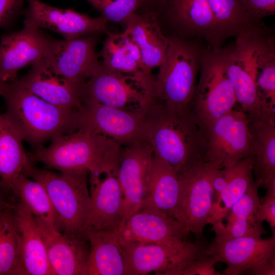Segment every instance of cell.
<instances>
[{"label": "cell", "mask_w": 275, "mask_h": 275, "mask_svg": "<svg viewBox=\"0 0 275 275\" xmlns=\"http://www.w3.org/2000/svg\"><path fill=\"white\" fill-rule=\"evenodd\" d=\"M92 34L59 40L51 39L45 59L58 74L81 88L101 64Z\"/></svg>", "instance_id": "obj_13"}, {"label": "cell", "mask_w": 275, "mask_h": 275, "mask_svg": "<svg viewBox=\"0 0 275 275\" xmlns=\"http://www.w3.org/2000/svg\"><path fill=\"white\" fill-rule=\"evenodd\" d=\"M226 52L227 74L236 101L240 104L250 123L275 122V108L262 98L238 53L231 46L226 47Z\"/></svg>", "instance_id": "obj_23"}, {"label": "cell", "mask_w": 275, "mask_h": 275, "mask_svg": "<svg viewBox=\"0 0 275 275\" xmlns=\"http://www.w3.org/2000/svg\"><path fill=\"white\" fill-rule=\"evenodd\" d=\"M3 85H4V83L1 81V80L0 79V92H1V90L2 89V87Z\"/></svg>", "instance_id": "obj_44"}, {"label": "cell", "mask_w": 275, "mask_h": 275, "mask_svg": "<svg viewBox=\"0 0 275 275\" xmlns=\"http://www.w3.org/2000/svg\"><path fill=\"white\" fill-rule=\"evenodd\" d=\"M101 13L108 21L124 22L145 0H85Z\"/></svg>", "instance_id": "obj_36"}, {"label": "cell", "mask_w": 275, "mask_h": 275, "mask_svg": "<svg viewBox=\"0 0 275 275\" xmlns=\"http://www.w3.org/2000/svg\"><path fill=\"white\" fill-rule=\"evenodd\" d=\"M26 0H0V26L11 21L21 10Z\"/></svg>", "instance_id": "obj_40"}, {"label": "cell", "mask_w": 275, "mask_h": 275, "mask_svg": "<svg viewBox=\"0 0 275 275\" xmlns=\"http://www.w3.org/2000/svg\"><path fill=\"white\" fill-rule=\"evenodd\" d=\"M226 53V47L201 50L200 77L191 111L206 136L209 126L233 109L237 102L227 72Z\"/></svg>", "instance_id": "obj_6"}, {"label": "cell", "mask_w": 275, "mask_h": 275, "mask_svg": "<svg viewBox=\"0 0 275 275\" xmlns=\"http://www.w3.org/2000/svg\"><path fill=\"white\" fill-rule=\"evenodd\" d=\"M274 38L268 33L255 34L250 42V58L254 79L262 98L275 107Z\"/></svg>", "instance_id": "obj_30"}, {"label": "cell", "mask_w": 275, "mask_h": 275, "mask_svg": "<svg viewBox=\"0 0 275 275\" xmlns=\"http://www.w3.org/2000/svg\"><path fill=\"white\" fill-rule=\"evenodd\" d=\"M47 147L36 148L34 161L59 172L103 173L117 169L122 146L105 136L82 129L57 135Z\"/></svg>", "instance_id": "obj_3"}, {"label": "cell", "mask_w": 275, "mask_h": 275, "mask_svg": "<svg viewBox=\"0 0 275 275\" xmlns=\"http://www.w3.org/2000/svg\"><path fill=\"white\" fill-rule=\"evenodd\" d=\"M36 220L53 275H87L90 244L86 235L62 233Z\"/></svg>", "instance_id": "obj_19"}, {"label": "cell", "mask_w": 275, "mask_h": 275, "mask_svg": "<svg viewBox=\"0 0 275 275\" xmlns=\"http://www.w3.org/2000/svg\"><path fill=\"white\" fill-rule=\"evenodd\" d=\"M160 10L183 31L204 37L212 48L214 26L208 0H164Z\"/></svg>", "instance_id": "obj_29"}, {"label": "cell", "mask_w": 275, "mask_h": 275, "mask_svg": "<svg viewBox=\"0 0 275 275\" xmlns=\"http://www.w3.org/2000/svg\"><path fill=\"white\" fill-rule=\"evenodd\" d=\"M45 188L61 233L82 236L90 206L89 172H54L34 165L26 175Z\"/></svg>", "instance_id": "obj_4"}, {"label": "cell", "mask_w": 275, "mask_h": 275, "mask_svg": "<svg viewBox=\"0 0 275 275\" xmlns=\"http://www.w3.org/2000/svg\"><path fill=\"white\" fill-rule=\"evenodd\" d=\"M249 22L260 23L261 20L275 13V0H238Z\"/></svg>", "instance_id": "obj_37"}, {"label": "cell", "mask_w": 275, "mask_h": 275, "mask_svg": "<svg viewBox=\"0 0 275 275\" xmlns=\"http://www.w3.org/2000/svg\"><path fill=\"white\" fill-rule=\"evenodd\" d=\"M214 26L212 49L221 48L224 40L237 36L250 23L238 0H208Z\"/></svg>", "instance_id": "obj_35"}, {"label": "cell", "mask_w": 275, "mask_h": 275, "mask_svg": "<svg viewBox=\"0 0 275 275\" xmlns=\"http://www.w3.org/2000/svg\"><path fill=\"white\" fill-rule=\"evenodd\" d=\"M201 50L195 44L170 39L165 58L154 79L155 97L180 112L191 111Z\"/></svg>", "instance_id": "obj_5"}, {"label": "cell", "mask_w": 275, "mask_h": 275, "mask_svg": "<svg viewBox=\"0 0 275 275\" xmlns=\"http://www.w3.org/2000/svg\"><path fill=\"white\" fill-rule=\"evenodd\" d=\"M145 118V140L154 155L180 174L204 160L206 135L191 111L180 112L157 99L154 94L140 107Z\"/></svg>", "instance_id": "obj_1"}, {"label": "cell", "mask_w": 275, "mask_h": 275, "mask_svg": "<svg viewBox=\"0 0 275 275\" xmlns=\"http://www.w3.org/2000/svg\"><path fill=\"white\" fill-rule=\"evenodd\" d=\"M18 79L28 90L49 103L68 109L81 107L80 88L56 73L45 58Z\"/></svg>", "instance_id": "obj_21"}, {"label": "cell", "mask_w": 275, "mask_h": 275, "mask_svg": "<svg viewBox=\"0 0 275 275\" xmlns=\"http://www.w3.org/2000/svg\"><path fill=\"white\" fill-rule=\"evenodd\" d=\"M154 78L145 72H113L101 64L80 88V100L81 103L91 102L123 109H136L153 92Z\"/></svg>", "instance_id": "obj_7"}, {"label": "cell", "mask_w": 275, "mask_h": 275, "mask_svg": "<svg viewBox=\"0 0 275 275\" xmlns=\"http://www.w3.org/2000/svg\"><path fill=\"white\" fill-rule=\"evenodd\" d=\"M120 244H179L187 241L188 231L176 218L140 209L130 215L117 230Z\"/></svg>", "instance_id": "obj_16"}, {"label": "cell", "mask_w": 275, "mask_h": 275, "mask_svg": "<svg viewBox=\"0 0 275 275\" xmlns=\"http://www.w3.org/2000/svg\"><path fill=\"white\" fill-rule=\"evenodd\" d=\"M10 193L3 186L0 181V213L11 203L8 199V195Z\"/></svg>", "instance_id": "obj_42"}, {"label": "cell", "mask_w": 275, "mask_h": 275, "mask_svg": "<svg viewBox=\"0 0 275 275\" xmlns=\"http://www.w3.org/2000/svg\"><path fill=\"white\" fill-rule=\"evenodd\" d=\"M244 274L253 275H274L275 260L267 262L261 265L250 269Z\"/></svg>", "instance_id": "obj_41"}, {"label": "cell", "mask_w": 275, "mask_h": 275, "mask_svg": "<svg viewBox=\"0 0 275 275\" xmlns=\"http://www.w3.org/2000/svg\"><path fill=\"white\" fill-rule=\"evenodd\" d=\"M0 275H27L19 251V232L10 203L0 213Z\"/></svg>", "instance_id": "obj_34"}, {"label": "cell", "mask_w": 275, "mask_h": 275, "mask_svg": "<svg viewBox=\"0 0 275 275\" xmlns=\"http://www.w3.org/2000/svg\"><path fill=\"white\" fill-rule=\"evenodd\" d=\"M22 141L5 114L0 113V181L10 194L13 181L20 174L26 175L34 166Z\"/></svg>", "instance_id": "obj_28"}, {"label": "cell", "mask_w": 275, "mask_h": 275, "mask_svg": "<svg viewBox=\"0 0 275 275\" xmlns=\"http://www.w3.org/2000/svg\"><path fill=\"white\" fill-rule=\"evenodd\" d=\"M106 32L107 35L99 53L102 58L101 65L119 73H147L139 48L129 29L126 28L122 33Z\"/></svg>", "instance_id": "obj_31"}, {"label": "cell", "mask_w": 275, "mask_h": 275, "mask_svg": "<svg viewBox=\"0 0 275 275\" xmlns=\"http://www.w3.org/2000/svg\"><path fill=\"white\" fill-rule=\"evenodd\" d=\"M125 275H181L192 261L205 254L200 240L175 245L130 243L121 245Z\"/></svg>", "instance_id": "obj_9"}, {"label": "cell", "mask_w": 275, "mask_h": 275, "mask_svg": "<svg viewBox=\"0 0 275 275\" xmlns=\"http://www.w3.org/2000/svg\"><path fill=\"white\" fill-rule=\"evenodd\" d=\"M10 191L36 218L57 229L56 213L45 188L40 182L20 174L12 182Z\"/></svg>", "instance_id": "obj_33"}, {"label": "cell", "mask_w": 275, "mask_h": 275, "mask_svg": "<svg viewBox=\"0 0 275 275\" xmlns=\"http://www.w3.org/2000/svg\"><path fill=\"white\" fill-rule=\"evenodd\" d=\"M79 129L105 136L124 146L145 140V118L140 107L126 110L82 102L79 111Z\"/></svg>", "instance_id": "obj_11"}, {"label": "cell", "mask_w": 275, "mask_h": 275, "mask_svg": "<svg viewBox=\"0 0 275 275\" xmlns=\"http://www.w3.org/2000/svg\"><path fill=\"white\" fill-rule=\"evenodd\" d=\"M24 27L50 30L71 39L106 32L108 21L103 16L92 18L70 9H61L48 5L40 0H26Z\"/></svg>", "instance_id": "obj_14"}, {"label": "cell", "mask_w": 275, "mask_h": 275, "mask_svg": "<svg viewBox=\"0 0 275 275\" xmlns=\"http://www.w3.org/2000/svg\"><path fill=\"white\" fill-rule=\"evenodd\" d=\"M5 115L25 141L36 148L54 137L78 129L79 109L63 108L34 94L16 79L4 84L0 92Z\"/></svg>", "instance_id": "obj_2"}, {"label": "cell", "mask_w": 275, "mask_h": 275, "mask_svg": "<svg viewBox=\"0 0 275 275\" xmlns=\"http://www.w3.org/2000/svg\"><path fill=\"white\" fill-rule=\"evenodd\" d=\"M255 183L266 188L275 182V122L250 123Z\"/></svg>", "instance_id": "obj_32"}, {"label": "cell", "mask_w": 275, "mask_h": 275, "mask_svg": "<svg viewBox=\"0 0 275 275\" xmlns=\"http://www.w3.org/2000/svg\"><path fill=\"white\" fill-rule=\"evenodd\" d=\"M164 0H145L143 6L147 5L151 7L160 9Z\"/></svg>", "instance_id": "obj_43"}, {"label": "cell", "mask_w": 275, "mask_h": 275, "mask_svg": "<svg viewBox=\"0 0 275 275\" xmlns=\"http://www.w3.org/2000/svg\"><path fill=\"white\" fill-rule=\"evenodd\" d=\"M153 157L145 140L122 147L117 171L123 194L122 223L140 210L147 196Z\"/></svg>", "instance_id": "obj_12"}, {"label": "cell", "mask_w": 275, "mask_h": 275, "mask_svg": "<svg viewBox=\"0 0 275 275\" xmlns=\"http://www.w3.org/2000/svg\"><path fill=\"white\" fill-rule=\"evenodd\" d=\"M250 155L232 167L218 169L214 177V200L208 224L223 223L232 206L255 182Z\"/></svg>", "instance_id": "obj_20"}, {"label": "cell", "mask_w": 275, "mask_h": 275, "mask_svg": "<svg viewBox=\"0 0 275 275\" xmlns=\"http://www.w3.org/2000/svg\"><path fill=\"white\" fill-rule=\"evenodd\" d=\"M250 122L242 110L232 109L208 128L204 160L219 169L232 167L251 155Z\"/></svg>", "instance_id": "obj_10"}, {"label": "cell", "mask_w": 275, "mask_h": 275, "mask_svg": "<svg viewBox=\"0 0 275 275\" xmlns=\"http://www.w3.org/2000/svg\"><path fill=\"white\" fill-rule=\"evenodd\" d=\"M258 189L254 182L232 206L226 217V224L212 226L215 234L213 242L243 237H261L266 233L258 217L260 199Z\"/></svg>", "instance_id": "obj_24"}, {"label": "cell", "mask_w": 275, "mask_h": 275, "mask_svg": "<svg viewBox=\"0 0 275 275\" xmlns=\"http://www.w3.org/2000/svg\"><path fill=\"white\" fill-rule=\"evenodd\" d=\"M90 244L87 275H125L117 231L88 230Z\"/></svg>", "instance_id": "obj_27"}, {"label": "cell", "mask_w": 275, "mask_h": 275, "mask_svg": "<svg viewBox=\"0 0 275 275\" xmlns=\"http://www.w3.org/2000/svg\"><path fill=\"white\" fill-rule=\"evenodd\" d=\"M215 259L206 253L192 261L182 271L181 275H221L214 268Z\"/></svg>", "instance_id": "obj_39"}, {"label": "cell", "mask_w": 275, "mask_h": 275, "mask_svg": "<svg viewBox=\"0 0 275 275\" xmlns=\"http://www.w3.org/2000/svg\"><path fill=\"white\" fill-rule=\"evenodd\" d=\"M138 45L145 72L159 67L166 54L170 39L162 34L156 13L147 11L143 14L134 13L125 21Z\"/></svg>", "instance_id": "obj_25"}, {"label": "cell", "mask_w": 275, "mask_h": 275, "mask_svg": "<svg viewBox=\"0 0 275 275\" xmlns=\"http://www.w3.org/2000/svg\"><path fill=\"white\" fill-rule=\"evenodd\" d=\"M20 260L27 275H53L35 216L20 201L12 203Z\"/></svg>", "instance_id": "obj_22"}, {"label": "cell", "mask_w": 275, "mask_h": 275, "mask_svg": "<svg viewBox=\"0 0 275 275\" xmlns=\"http://www.w3.org/2000/svg\"><path fill=\"white\" fill-rule=\"evenodd\" d=\"M218 169L201 160L178 174L180 190L174 218L199 239L208 224L214 200L213 180Z\"/></svg>", "instance_id": "obj_8"}, {"label": "cell", "mask_w": 275, "mask_h": 275, "mask_svg": "<svg viewBox=\"0 0 275 275\" xmlns=\"http://www.w3.org/2000/svg\"><path fill=\"white\" fill-rule=\"evenodd\" d=\"M51 39L40 29L28 27L3 35L0 42L1 81L5 84L16 79L20 70L45 58Z\"/></svg>", "instance_id": "obj_18"}, {"label": "cell", "mask_w": 275, "mask_h": 275, "mask_svg": "<svg viewBox=\"0 0 275 275\" xmlns=\"http://www.w3.org/2000/svg\"><path fill=\"white\" fill-rule=\"evenodd\" d=\"M207 255L227 267L225 275H240L267 262L275 260V235L267 239L243 237L212 242L206 246Z\"/></svg>", "instance_id": "obj_15"}, {"label": "cell", "mask_w": 275, "mask_h": 275, "mask_svg": "<svg viewBox=\"0 0 275 275\" xmlns=\"http://www.w3.org/2000/svg\"><path fill=\"white\" fill-rule=\"evenodd\" d=\"M265 196L260 199L258 217L261 222H266L275 235V182L266 188Z\"/></svg>", "instance_id": "obj_38"}, {"label": "cell", "mask_w": 275, "mask_h": 275, "mask_svg": "<svg viewBox=\"0 0 275 275\" xmlns=\"http://www.w3.org/2000/svg\"><path fill=\"white\" fill-rule=\"evenodd\" d=\"M180 190L178 174L169 163L154 155L147 196L140 209L174 217Z\"/></svg>", "instance_id": "obj_26"}, {"label": "cell", "mask_w": 275, "mask_h": 275, "mask_svg": "<svg viewBox=\"0 0 275 275\" xmlns=\"http://www.w3.org/2000/svg\"><path fill=\"white\" fill-rule=\"evenodd\" d=\"M117 171L89 173L90 206L84 229L117 231L122 223L123 194Z\"/></svg>", "instance_id": "obj_17"}]
</instances>
